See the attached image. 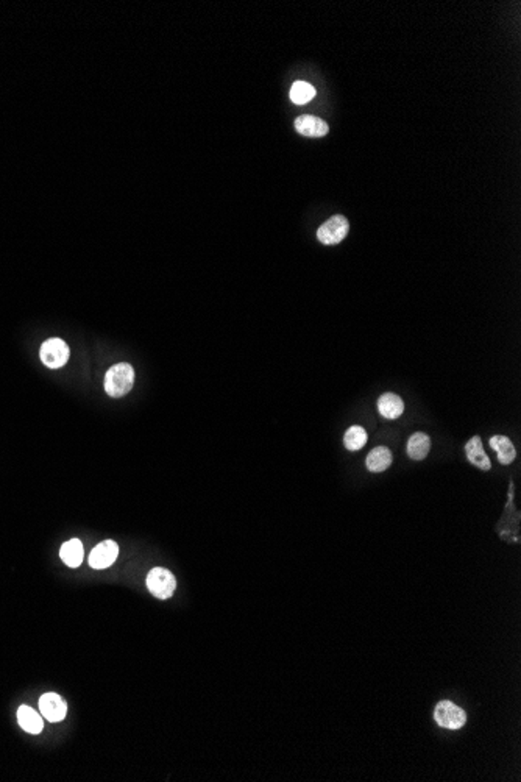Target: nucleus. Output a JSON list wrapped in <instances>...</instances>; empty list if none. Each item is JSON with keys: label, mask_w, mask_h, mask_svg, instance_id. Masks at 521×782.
Returning <instances> with one entry per match:
<instances>
[{"label": "nucleus", "mask_w": 521, "mask_h": 782, "mask_svg": "<svg viewBox=\"0 0 521 782\" xmlns=\"http://www.w3.org/2000/svg\"><path fill=\"white\" fill-rule=\"evenodd\" d=\"M59 556H61L63 562L68 565V567H80V564L83 562V556H85V553H83V544L80 542L79 539H72L69 542H66L61 550H59Z\"/></svg>", "instance_id": "15"}, {"label": "nucleus", "mask_w": 521, "mask_h": 782, "mask_svg": "<svg viewBox=\"0 0 521 782\" xmlns=\"http://www.w3.org/2000/svg\"><path fill=\"white\" fill-rule=\"evenodd\" d=\"M378 411L384 419H397L404 412V403L397 394L387 392L380 397Z\"/></svg>", "instance_id": "13"}, {"label": "nucleus", "mask_w": 521, "mask_h": 782, "mask_svg": "<svg viewBox=\"0 0 521 782\" xmlns=\"http://www.w3.org/2000/svg\"><path fill=\"white\" fill-rule=\"evenodd\" d=\"M350 230V222L345 216H333L329 218L325 224H322L319 230H317V239L320 240L323 245H336L346 238Z\"/></svg>", "instance_id": "4"}, {"label": "nucleus", "mask_w": 521, "mask_h": 782, "mask_svg": "<svg viewBox=\"0 0 521 782\" xmlns=\"http://www.w3.org/2000/svg\"><path fill=\"white\" fill-rule=\"evenodd\" d=\"M489 444H490V447H492L496 451V455H498L500 464L509 466V464H512L515 458H517V451H515L513 444L509 437L496 435V436L490 439Z\"/></svg>", "instance_id": "12"}, {"label": "nucleus", "mask_w": 521, "mask_h": 782, "mask_svg": "<svg viewBox=\"0 0 521 782\" xmlns=\"http://www.w3.org/2000/svg\"><path fill=\"white\" fill-rule=\"evenodd\" d=\"M69 354L70 352L68 344H66L63 339L58 338L46 341L44 344L41 345V352H39L41 361H43L47 367H50V369H59V367H63L69 361Z\"/></svg>", "instance_id": "5"}, {"label": "nucleus", "mask_w": 521, "mask_h": 782, "mask_svg": "<svg viewBox=\"0 0 521 782\" xmlns=\"http://www.w3.org/2000/svg\"><path fill=\"white\" fill-rule=\"evenodd\" d=\"M295 130L303 136L322 137V136L328 135L329 127L323 119L317 117V116H309V114H304V116L297 117Z\"/></svg>", "instance_id": "8"}, {"label": "nucleus", "mask_w": 521, "mask_h": 782, "mask_svg": "<svg viewBox=\"0 0 521 782\" xmlns=\"http://www.w3.org/2000/svg\"><path fill=\"white\" fill-rule=\"evenodd\" d=\"M135 384V369L127 363L112 365L105 375V390L110 397H124Z\"/></svg>", "instance_id": "1"}, {"label": "nucleus", "mask_w": 521, "mask_h": 782, "mask_svg": "<svg viewBox=\"0 0 521 782\" xmlns=\"http://www.w3.org/2000/svg\"><path fill=\"white\" fill-rule=\"evenodd\" d=\"M17 721L23 731L28 734H39L44 727L43 715H39L33 707L22 705L17 709Z\"/></svg>", "instance_id": "10"}, {"label": "nucleus", "mask_w": 521, "mask_h": 782, "mask_svg": "<svg viewBox=\"0 0 521 782\" xmlns=\"http://www.w3.org/2000/svg\"><path fill=\"white\" fill-rule=\"evenodd\" d=\"M392 461L393 456L391 450L387 447H376L368 453L367 459H365V466H367L370 472L381 473L392 466Z\"/></svg>", "instance_id": "11"}, {"label": "nucleus", "mask_w": 521, "mask_h": 782, "mask_svg": "<svg viewBox=\"0 0 521 782\" xmlns=\"http://www.w3.org/2000/svg\"><path fill=\"white\" fill-rule=\"evenodd\" d=\"M147 587L152 592L153 597L159 600H167L175 593L177 589V580L172 571L163 567H157L150 570L147 575Z\"/></svg>", "instance_id": "3"}, {"label": "nucleus", "mask_w": 521, "mask_h": 782, "mask_svg": "<svg viewBox=\"0 0 521 782\" xmlns=\"http://www.w3.org/2000/svg\"><path fill=\"white\" fill-rule=\"evenodd\" d=\"M465 453H466V459H469L470 464H473L475 467L481 468L484 472H489L490 468H492V461H490V458L486 455V451H484L482 439L479 436H473L470 441L465 444Z\"/></svg>", "instance_id": "9"}, {"label": "nucleus", "mask_w": 521, "mask_h": 782, "mask_svg": "<svg viewBox=\"0 0 521 782\" xmlns=\"http://www.w3.org/2000/svg\"><path fill=\"white\" fill-rule=\"evenodd\" d=\"M367 431H365L362 426L355 425V426H350L348 430H346L345 436H344V445L346 450L350 451H357L361 450L365 444H367Z\"/></svg>", "instance_id": "16"}, {"label": "nucleus", "mask_w": 521, "mask_h": 782, "mask_svg": "<svg viewBox=\"0 0 521 782\" xmlns=\"http://www.w3.org/2000/svg\"><path fill=\"white\" fill-rule=\"evenodd\" d=\"M291 100L295 105H306L315 97V89L306 82H295L291 88Z\"/></svg>", "instance_id": "17"}, {"label": "nucleus", "mask_w": 521, "mask_h": 782, "mask_svg": "<svg viewBox=\"0 0 521 782\" xmlns=\"http://www.w3.org/2000/svg\"><path fill=\"white\" fill-rule=\"evenodd\" d=\"M39 711L41 715L50 723H58L63 721L66 714H68V705L58 694H44L39 698Z\"/></svg>", "instance_id": "6"}, {"label": "nucleus", "mask_w": 521, "mask_h": 782, "mask_svg": "<svg viewBox=\"0 0 521 782\" xmlns=\"http://www.w3.org/2000/svg\"><path fill=\"white\" fill-rule=\"evenodd\" d=\"M431 439L424 432H414L407 442V455L414 461H423L429 455Z\"/></svg>", "instance_id": "14"}, {"label": "nucleus", "mask_w": 521, "mask_h": 782, "mask_svg": "<svg viewBox=\"0 0 521 782\" xmlns=\"http://www.w3.org/2000/svg\"><path fill=\"white\" fill-rule=\"evenodd\" d=\"M119 555V545L115 540H105L100 542L89 555V565L95 570L108 569L110 565L115 564Z\"/></svg>", "instance_id": "7"}, {"label": "nucleus", "mask_w": 521, "mask_h": 782, "mask_svg": "<svg viewBox=\"0 0 521 782\" xmlns=\"http://www.w3.org/2000/svg\"><path fill=\"white\" fill-rule=\"evenodd\" d=\"M435 723L445 727V729L458 731L466 723V714L462 707L454 705L451 701H440L434 707Z\"/></svg>", "instance_id": "2"}]
</instances>
